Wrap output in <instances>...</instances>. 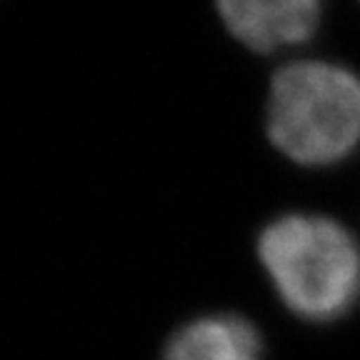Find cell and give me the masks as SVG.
I'll return each instance as SVG.
<instances>
[{
  "instance_id": "277c9868",
  "label": "cell",
  "mask_w": 360,
  "mask_h": 360,
  "mask_svg": "<svg viewBox=\"0 0 360 360\" xmlns=\"http://www.w3.org/2000/svg\"><path fill=\"white\" fill-rule=\"evenodd\" d=\"M163 360H265L263 338L243 315L208 313L170 335Z\"/></svg>"
},
{
  "instance_id": "7a4b0ae2",
  "label": "cell",
  "mask_w": 360,
  "mask_h": 360,
  "mask_svg": "<svg viewBox=\"0 0 360 360\" xmlns=\"http://www.w3.org/2000/svg\"><path fill=\"white\" fill-rule=\"evenodd\" d=\"M255 253L278 300L300 321H340L360 300V238L333 215H276L260 228Z\"/></svg>"
},
{
  "instance_id": "3957f363",
  "label": "cell",
  "mask_w": 360,
  "mask_h": 360,
  "mask_svg": "<svg viewBox=\"0 0 360 360\" xmlns=\"http://www.w3.org/2000/svg\"><path fill=\"white\" fill-rule=\"evenodd\" d=\"M218 15L228 33L255 56L292 58L318 35L323 6L318 0H223Z\"/></svg>"
},
{
  "instance_id": "6da1fadb",
  "label": "cell",
  "mask_w": 360,
  "mask_h": 360,
  "mask_svg": "<svg viewBox=\"0 0 360 360\" xmlns=\"http://www.w3.org/2000/svg\"><path fill=\"white\" fill-rule=\"evenodd\" d=\"M265 135L300 168L345 163L360 148V73L323 56L285 58L268 78Z\"/></svg>"
}]
</instances>
